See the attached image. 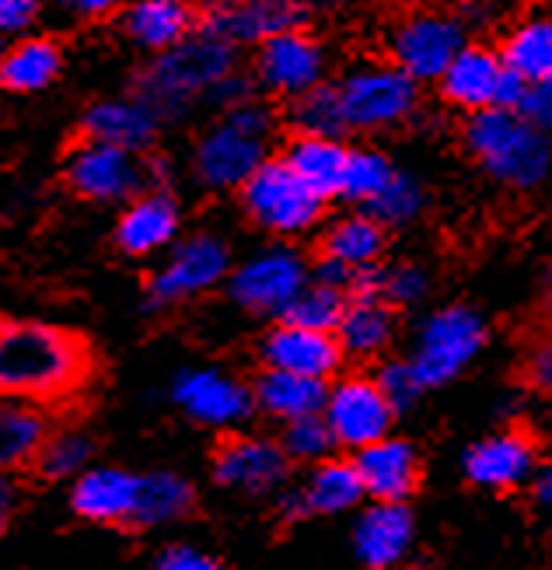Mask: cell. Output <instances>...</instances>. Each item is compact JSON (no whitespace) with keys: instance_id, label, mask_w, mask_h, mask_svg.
I'll return each instance as SVG.
<instances>
[{"instance_id":"cell-1","label":"cell","mask_w":552,"mask_h":570,"mask_svg":"<svg viewBox=\"0 0 552 570\" xmlns=\"http://www.w3.org/2000/svg\"><path fill=\"white\" fill-rule=\"evenodd\" d=\"M91 379L88 343L57 322L0 315V400L60 403Z\"/></svg>"},{"instance_id":"cell-2","label":"cell","mask_w":552,"mask_h":570,"mask_svg":"<svg viewBox=\"0 0 552 570\" xmlns=\"http://www.w3.org/2000/svg\"><path fill=\"white\" fill-rule=\"evenodd\" d=\"M231 70L235 46L207 29H196L140 70L137 95L158 112L161 122H175L189 112L193 102H207V91Z\"/></svg>"},{"instance_id":"cell-3","label":"cell","mask_w":552,"mask_h":570,"mask_svg":"<svg viewBox=\"0 0 552 570\" xmlns=\"http://www.w3.org/2000/svg\"><path fill=\"white\" fill-rule=\"evenodd\" d=\"M472 158L511 189H535L552 171V140L518 109H480L465 127Z\"/></svg>"},{"instance_id":"cell-4","label":"cell","mask_w":552,"mask_h":570,"mask_svg":"<svg viewBox=\"0 0 552 570\" xmlns=\"http://www.w3.org/2000/svg\"><path fill=\"white\" fill-rule=\"evenodd\" d=\"M276 119L256 98L224 112L220 122L199 137L193 151V176L207 189H241L245 179L269 158V134Z\"/></svg>"},{"instance_id":"cell-5","label":"cell","mask_w":552,"mask_h":570,"mask_svg":"<svg viewBox=\"0 0 552 570\" xmlns=\"http://www.w3.org/2000/svg\"><path fill=\"white\" fill-rule=\"evenodd\" d=\"M238 193H241L245 214L253 217L263 232L280 235V238L312 232L322 220L325 204H329L297 176L287 165V158H276V161L266 158L253 176L245 179Z\"/></svg>"},{"instance_id":"cell-6","label":"cell","mask_w":552,"mask_h":570,"mask_svg":"<svg viewBox=\"0 0 552 570\" xmlns=\"http://www.w3.org/2000/svg\"><path fill=\"white\" fill-rule=\"evenodd\" d=\"M231 274V249L220 235L193 232L168 249L165 263L147 281V308H171L189 297L228 284Z\"/></svg>"},{"instance_id":"cell-7","label":"cell","mask_w":552,"mask_h":570,"mask_svg":"<svg viewBox=\"0 0 552 570\" xmlns=\"http://www.w3.org/2000/svg\"><path fill=\"white\" fill-rule=\"evenodd\" d=\"M483 343H486L483 315L465 305H451V308L426 315L410 364L416 367V375L426 389L447 385L475 361V354L483 351Z\"/></svg>"},{"instance_id":"cell-8","label":"cell","mask_w":552,"mask_h":570,"mask_svg":"<svg viewBox=\"0 0 552 570\" xmlns=\"http://www.w3.org/2000/svg\"><path fill=\"white\" fill-rule=\"evenodd\" d=\"M416 85L403 67H357L336 85L349 130H388L416 112Z\"/></svg>"},{"instance_id":"cell-9","label":"cell","mask_w":552,"mask_h":570,"mask_svg":"<svg viewBox=\"0 0 552 570\" xmlns=\"http://www.w3.org/2000/svg\"><path fill=\"white\" fill-rule=\"evenodd\" d=\"M312 281L308 263L300 259L287 245H269L245 263L231 266L228 274V294L231 302L253 315H276L284 318L290 302Z\"/></svg>"},{"instance_id":"cell-10","label":"cell","mask_w":552,"mask_h":570,"mask_svg":"<svg viewBox=\"0 0 552 570\" xmlns=\"http://www.w3.org/2000/svg\"><path fill=\"white\" fill-rule=\"evenodd\" d=\"M70 193L88 204H127L147 189V165L137 151L85 137L63 165Z\"/></svg>"},{"instance_id":"cell-11","label":"cell","mask_w":552,"mask_h":570,"mask_svg":"<svg viewBox=\"0 0 552 570\" xmlns=\"http://www.w3.org/2000/svg\"><path fill=\"white\" fill-rule=\"evenodd\" d=\"M312 0H207L199 11V29L231 46H259L280 32L300 29Z\"/></svg>"},{"instance_id":"cell-12","label":"cell","mask_w":552,"mask_h":570,"mask_svg":"<svg viewBox=\"0 0 552 570\" xmlns=\"http://www.w3.org/2000/svg\"><path fill=\"white\" fill-rule=\"evenodd\" d=\"M462 46L465 29L459 18L441 11H416L392 36V63L403 67L413 81H441V73L462 53Z\"/></svg>"},{"instance_id":"cell-13","label":"cell","mask_w":552,"mask_h":570,"mask_svg":"<svg viewBox=\"0 0 552 570\" xmlns=\"http://www.w3.org/2000/svg\"><path fill=\"white\" fill-rule=\"evenodd\" d=\"M325 424H329L336 444L346 449H367V444L388 438L392 431V416L395 406L385 400L382 385L374 379H343L329 392H325V406H322Z\"/></svg>"},{"instance_id":"cell-14","label":"cell","mask_w":552,"mask_h":570,"mask_svg":"<svg viewBox=\"0 0 552 570\" xmlns=\"http://www.w3.org/2000/svg\"><path fill=\"white\" fill-rule=\"evenodd\" d=\"M171 400L189 420L204 428H235L256 410L253 389H245L228 371L217 367H189L171 382Z\"/></svg>"},{"instance_id":"cell-15","label":"cell","mask_w":552,"mask_h":570,"mask_svg":"<svg viewBox=\"0 0 552 570\" xmlns=\"http://www.w3.org/2000/svg\"><path fill=\"white\" fill-rule=\"evenodd\" d=\"M183 232V207L171 196L168 186H147L134 200H127L119 220H116V245L127 256H155L168 253Z\"/></svg>"},{"instance_id":"cell-16","label":"cell","mask_w":552,"mask_h":570,"mask_svg":"<svg viewBox=\"0 0 552 570\" xmlns=\"http://www.w3.org/2000/svg\"><path fill=\"white\" fill-rule=\"evenodd\" d=\"M256 78L273 95L297 98V95L312 91L315 85H322V78H325V49L305 29L280 32V36L259 42Z\"/></svg>"},{"instance_id":"cell-17","label":"cell","mask_w":552,"mask_h":570,"mask_svg":"<svg viewBox=\"0 0 552 570\" xmlns=\"http://www.w3.org/2000/svg\"><path fill=\"white\" fill-rule=\"evenodd\" d=\"M287 452L269 438H231L214 455V480L238 493H273L287 480Z\"/></svg>"},{"instance_id":"cell-18","label":"cell","mask_w":552,"mask_h":570,"mask_svg":"<svg viewBox=\"0 0 552 570\" xmlns=\"http://www.w3.org/2000/svg\"><path fill=\"white\" fill-rule=\"evenodd\" d=\"M259 354L266 367H280V371H294V375L325 382V379H333L343 364V343L336 333L294 326V322L280 318V326H273L263 336Z\"/></svg>"},{"instance_id":"cell-19","label":"cell","mask_w":552,"mask_h":570,"mask_svg":"<svg viewBox=\"0 0 552 570\" xmlns=\"http://www.w3.org/2000/svg\"><path fill=\"white\" fill-rule=\"evenodd\" d=\"M465 473L475 487L486 490H511L529 483L539 473L535 441L521 431H500L483 438L465 452Z\"/></svg>"},{"instance_id":"cell-20","label":"cell","mask_w":552,"mask_h":570,"mask_svg":"<svg viewBox=\"0 0 552 570\" xmlns=\"http://www.w3.org/2000/svg\"><path fill=\"white\" fill-rule=\"evenodd\" d=\"M416 522L403 501H374L354 525V550L371 570H392L406 560Z\"/></svg>"},{"instance_id":"cell-21","label":"cell","mask_w":552,"mask_h":570,"mask_svg":"<svg viewBox=\"0 0 552 570\" xmlns=\"http://www.w3.org/2000/svg\"><path fill=\"white\" fill-rule=\"evenodd\" d=\"M137 493H140V476L127 473V469L88 465L81 476H73L70 508L81 518H88V522L119 525V522H134Z\"/></svg>"},{"instance_id":"cell-22","label":"cell","mask_w":552,"mask_h":570,"mask_svg":"<svg viewBox=\"0 0 552 570\" xmlns=\"http://www.w3.org/2000/svg\"><path fill=\"white\" fill-rule=\"evenodd\" d=\"M354 465L367 498L374 501H406L420 480V455L410 441L398 438H382L367 449H357Z\"/></svg>"},{"instance_id":"cell-23","label":"cell","mask_w":552,"mask_h":570,"mask_svg":"<svg viewBox=\"0 0 552 570\" xmlns=\"http://www.w3.org/2000/svg\"><path fill=\"white\" fill-rule=\"evenodd\" d=\"M161 119L150 109L140 95L134 98H102V102L88 106L81 130L91 140H106L116 147H127V151H147L158 137Z\"/></svg>"},{"instance_id":"cell-24","label":"cell","mask_w":552,"mask_h":570,"mask_svg":"<svg viewBox=\"0 0 552 570\" xmlns=\"http://www.w3.org/2000/svg\"><path fill=\"white\" fill-rule=\"evenodd\" d=\"M504 57L486 46H462V53L441 73V91L451 106L480 112L496 106V91L504 81Z\"/></svg>"},{"instance_id":"cell-25","label":"cell","mask_w":552,"mask_h":570,"mask_svg":"<svg viewBox=\"0 0 552 570\" xmlns=\"http://www.w3.org/2000/svg\"><path fill=\"white\" fill-rule=\"evenodd\" d=\"M361 498H367V490L361 483V473L354 462L339 459H322L315 465V473L305 480V487L290 490L284 498V511L300 518V514H339L357 508Z\"/></svg>"},{"instance_id":"cell-26","label":"cell","mask_w":552,"mask_h":570,"mask_svg":"<svg viewBox=\"0 0 552 570\" xmlns=\"http://www.w3.org/2000/svg\"><path fill=\"white\" fill-rule=\"evenodd\" d=\"M199 29V11L189 0H130L122 8V32L140 49L165 53Z\"/></svg>"},{"instance_id":"cell-27","label":"cell","mask_w":552,"mask_h":570,"mask_svg":"<svg viewBox=\"0 0 552 570\" xmlns=\"http://www.w3.org/2000/svg\"><path fill=\"white\" fill-rule=\"evenodd\" d=\"M63 73V49L57 39L46 36H21L4 49L0 60V88L8 95H39L57 85Z\"/></svg>"},{"instance_id":"cell-28","label":"cell","mask_w":552,"mask_h":570,"mask_svg":"<svg viewBox=\"0 0 552 570\" xmlns=\"http://www.w3.org/2000/svg\"><path fill=\"white\" fill-rule=\"evenodd\" d=\"M49 438V420L36 403L0 400V476L39 462V452Z\"/></svg>"},{"instance_id":"cell-29","label":"cell","mask_w":552,"mask_h":570,"mask_svg":"<svg viewBox=\"0 0 552 570\" xmlns=\"http://www.w3.org/2000/svg\"><path fill=\"white\" fill-rule=\"evenodd\" d=\"M325 392H329V385L318 379H305V375H294V371H280V367H266L253 389V400L266 416L284 420L287 424V420H297V416L322 413Z\"/></svg>"},{"instance_id":"cell-30","label":"cell","mask_w":552,"mask_h":570,"mask_svg":"<svg viewBox=\"0 0 552 570\" xmlns=\"http://www.w3.org/2000/svg\"><path fill=\"white\" fill-rule=\"evenodd\" d=\"M287 165L305 179L322 200H336L343 193V176H346V161L349 151L339 144V137H308L297 134L287 147Z\"/></svg>"},{"instance_id":"cell-31","label":"cell","mask_w":552,"mask_h":570,"mask_svg":"<svg viewBox=\"0 0 552 570\" xmlns=\"http://www.w3.org/2000/svg\"><path fill=\"white\" fill-rule=\"evenodd\" d=\"M343 354L374 357L382 354L395 336V308L385 297H349V305L336 326Z\"/></svg>"},{"instance_id":"cell-32","label":"cell","mask_w":552,"mask_h":570,"mask_svg":"<svg viewBox=\"0 0 552 570\" xmlns=\"http://www.w3.org/2000/svg\"><path fill=\"white\" fill-rule=\"evenodd\" d=\"M382 253H385V225H378L367 210L339 217L336 225H329V232L322 235V256L336 259L349 269L378 263Z\"/></svg>"},{"instance_id":"cell-33","label":"cell","mask_w":552,"mask_h":570,"mask_svg":"<svg viewBox=\"0 0 552 570\" xmlns=\"http://www.w3.org/2000/svg\"><path fill=\"white\" fill-rule=\"evenodd\" d=\"M189 508H193L189 480H183L179 473H150V476H140L134 525L161 529V525L179 522Z\"/></svg>"},{"instance_id":"cell-34","label":"cell","mask_w":552,"mask_h":570,"mask_svg":"<svg viewBox=\"0 0 552 570\" xmlns=\"http://www.w3.org/2000/svg\"><path fill=\"white\" fill-rule=\"evenodd\" d=\"M504 63L521 73L524 81H549L552 78V18H529L507 36L500 49Z\"/></svg>"},{"instance_id":"cell-35","label":"cell","mask_w":552,"mask_h":570,"mask_svg":"<svg viewBox=\"0 0 552 570\" xmlns=\"http://www.w3.org/2000/svg\"><path fill=\"white\" fill-rule=\"evenodd\" d=\"M290 122L297 127V134H308V137H343L349 127L343 116L339 88L315 85L312 91L290 98Z\"/></svg>"},{"instance_id":"cell-36","label":"cell","mask_w":552,"mask_h":570,"mask_svg":"<svg viewBox=\"0 0 552 570\" xmlns=\"http://www.w3.org/2000/svg\"><path fill=\"white\" fill-rule=\"evenodd\" d=\"M346 305H349V294L343 287L322 284V281H308L305 287H300V294L290 302V308L284 312V322H294V326H308V330L336 333Z\"/></svg>"},{"instance_id":"cell-37","label":"cell","mask_w":552,"mask_h":570,"mask_svg":"<svg viewBox=\"0 0 552 570\" xmlns=\"http://www.w3.org/2000/svg\"><path fill=\"white\" fill-rule=\"evenodd\" d=\"M91 459H95V441L85 431H57L42 444L39 469L49 480H73L91 465Z\"/></svg>"},{"instance_id":"cell-38","label":"cell","mask_w":552,"mask_h":570,"mask_svg":"<svg viewBox=\"0 0 552 570\" xmlns=\"http://www.w3.org/2000/svg\"><path fill=\"white\" fill-rule=\"evenodd\" d=\"M392 179H395V168H392V161L385 155H378V151H349L339 200L367 207Z\"/></svg>"},{"instance_id":"cell-39","label":"cell","mask_w":552,"mask_h":570,"mask_svg":"<svg viewBox=\"0 0 552 570\" xmlns=\"http://www.w3.org/2000/svg\"><path fill=\"white\" fill-rule=\"evenodd\" d=\"M364 210L374 220H378V225H385V228L413 225V220L420 217V210H423V189L413 179L398 176V171H395V179L378 196H374V200Z\"/></svg>"},{"instance_id":"cell-40","label":"cell","mask_w":552,"mask_h":570,"mask_svg":"<svg viewBox=\"0 0 552 570\" xmlns=\"http://www.w3.org/2000/svg\"><path fill=\"white\" fill-rule=\"evenodd\" d=\"M280 444H284L287 459H294V462H322L336 449V438H333L329 424H325V416L312 413V416L287 420Z\"/></svg>"},{"instance_id":"cell-41","label":"cell","mask_w":552,"mask_h":570,"mask_svg":"<svg viewBox=\"0 0 552 570\" xmlns=\"http://www.w3.org/2000/svg\"><path fill=\"white\" fill-rule=\"evenodd\" d=\"M374 382L382 385L385 400H388L395 410H406V406H413V403L420 400V392L426 389V385L420 382L416 367H413L410 361H395V364H385V367L378 371V379H374Z\"/></svg>"},{"instance_id":"cell-42","label":"cell","mask_w":552,"mask_h":570,"mask_svg":"<svg viewBox=\"0 0 552 570\" xmlns=\"http://www.w3.org/2000/svg\"><path fill=\"white\" fill-rule=\"evenodd\" d=\"M426 274L420 266H392L385 269V287H382V297L392 305V308H403V305H416L426 297Z\"/></svg>"},{"instance_id":"cell-43","label":"cell","mask_w":552,"mask_h":570,"mask_svg":"<svg viewBox=\"0 0 552 570\" xmlns=\"http://www.w3.org/2000/svg\"><path fill=\"white\" fill-rule=\"evenodd\" d=\"M42 14V0H0V36L21 39Z\"/></svg>"},{"instance_id":"cell-44","label":"cell","mask_w":552,"mask_h":570,"mask_svg":"<svg viewBox=\"0 0 552 570\" xmlns=\"http://www.w3.org/2000/svg\"><path fill=\"white\" fill-rule=\"evenodd\" d=\"M524 375H529V382L552 395V333H545L542 340L532 343V351H529V361H524Z\"/></svg>"},{"instance_id":"cell-45","label":"cell","mask_w":552,"mask_h":570,"mask_svg":"<svg viewBox=\"0 0 552 570\" xmlns=\"http://www.w3.org/2000/svg\"><path fill=\"white\" fill-rule=\"evenodd\" d=\"M248 98H253V81L241 78L238 70H231L228 78H220V81L207 91V102H210V106H217L220 112H228V109H235V106L248 102Z\"/></svg>"},{"instance_id":"cell-46","label":"cell","mask_w":552,"mask_h":570,"mask_svg":"<svg viewBox=\"0 0 552 570\" xmlns=\"http://www.w3.org/2000/svg\"><path fill=\"white\" fill-rule=\"evenodd\" d=\"M518 112L529 116L535 127L552 130V78L549 81H532L529 95H524V102H521Z\"/></svg>"},{"instance_id":"cell-47","label":"cell","mask_w":552,"mask_h":570,"mask_svg":"<svg viewBox=\"0 0 552 570\" xmlns=\"http://www.w3.org/2000/svg\"><path fill=\"white\" fill-rule=\"evenodd\" d=\"M158 570H224V567L214 557L199 553L193 547H171V550L161 553Z\"/></svg>"},{"instance_id":"cell-48","label":"cell","mask_w":552,"mask_h":570,"mask_svg":"<svg viewBox=\"0 0 552 570\" xmlns=\"http://www.w3.org/2000/svg\"><path fill=\"white\" fill-rule=\"evenodd\" d=\"M57 8L70 21H102L122 8V0H57Z\"/></svg>"},{"instance_id":"cell-49","label":"cell","mask_w":552,"mask_h":570,"mask_svg":"<svg viewBox=\"0 0 552 570\" xmlns=\"http://www.w3.org/2000/svg\"><path fill=\"white\" fill-rule=\"evenodd\" d=\"M529 85H532V81H524L521 73H514V70L507 67V70H504V81H500L496 106H493V109H521L524 95H529Z\"/></svg>"},{"instance_id":"cell-50","label":"cell","mask_w":552,"mask_h":570,"mask_svg":"<svg viewBox=\"0 0 552 570\" xmlns=\"http://www.w3.org/2000/svg\"><path fill=\"white\" fill-rule=\"evenodd\" d=\"M14 508H18V490H14L11 476H0V539H4V532L11 525Z\"/></svg>"},{"instance_id":"cell-51","label":"cell","mask_w":552,"mask_h":570,"mask_svg":"<svg viewBox=\"0 0 552 570\" xmlns=\"http://www.w3.org/2000/svg\"><path fill=\"white\" fill-rule=\"evenodd\" d=\"M535 493H539V501H542V508H549L552 511V459L539 469L535 473Z\"/></svg>"},{"instance_id":"cell-52","label":"cell","mask_w":552,"mask_h":570,"mask_svg":"<svg viewBox=\"0 0 552 570\" xmlns=\"http://www.w3.org/2000/svg\"><path fill=\"white\" fill-rule=\"evenodd\" d=\"M542 302H545V312L552 315V266H549V274H545V284H542Z\"/></svg>"},{"instance_id":"cell-53","label":"cell","mask_w":552,"mask_h":570,"mask_svg":"<svg viewBox=\"0 0 552 570\" xmlns=\"http://www.w3.org/2000/svg\"><path fill=\"white\" fill-rule=\"evenodd\" d=\"M4 49H8V46H4V36H0V60H4Z\"/></svg>"}]
</instances>
